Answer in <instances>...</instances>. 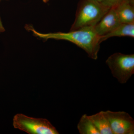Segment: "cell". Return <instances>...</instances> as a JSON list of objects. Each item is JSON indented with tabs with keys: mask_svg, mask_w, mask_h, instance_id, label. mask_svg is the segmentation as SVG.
I'll use <instances>...</instances> for the list:
<instances>
[{
	"mask_svg": "<svg viewBox=\"0 0 134 134\" xmlns=\"http://www.w3.org/2000/svg\"><path fill=\"white\" fill-rule=\"evenodd\" d=\"M95 1L98 2L100 3H102L103 2L104 0H95Z\"/></svg>",
	"mask_w": 134,
	"mask_h": 134,
	"instance_id": "13",
	"label": "cell"
},
{
	"mask_svg": "<svg viewBox=\"0 0 134 134\" xmlns=\"http://www.w3.org/2000/svg\"><path fill=\"white\" fill-rule=\"evenodd\" d=\"M108 118L113 134H134V120L125 111H104Z\"/></svg>",
	"mask_w": 134,
	"mask_h": 134,
	"instance_id": "5",
	"label": "cell"
},
{
	"mask_svg": "<svg viewBox=\"0 0 134 134\" xmlns=\"http://www.w3.org/2000/svg\"><path fill=\"white\" fill-rule=\"evenodd\" d=\"M88 116L100 134H113L110 122L104 111Z\"/></svg>",
	"mask_w": 134,
	"mask_h": 134,
	"instance_id": "8",
	"label": "cell"
},
{
	"mask_svg": "<svg viewBox=\"0 0 134 134\" xmlns=\"http://www.w3.org/2000/svg\"><path fill=\"white\" fill-rule=\"evenodd\" d=\"M43 1L44 3H47V2H48L49 0H43Z\"/></svg>",
	"mask_w": 134,
	"mask_h": 134,
	"instance_id": "14",
	"label": "cell"
},
{
	"mask_svg": "<svg viewBox=\"0 0 134 134\" xmlns=\"http://www.w3.org/2000/svg\"><path fill=\"white\" fill-rule=\"evenodd\" d=\"M126 0H104L102 4L109 8L114 7Z\"/></svg>",
	"mask_w": 134,
	"mask_h": 134,
	"instance_id": "11",
	"label": "cell"
},
{
	"mask_svg": "<svg viewBox=\"0 0 134 134\" xmlns=\"http://www.w3.org/2000/svg\"><path fill=\"white\" fill-rule=\"evenodd\" d=\"M13 125L15 129L29 134H59L48 120L30 117L23 114H18L14 116Z\"/></svg>",
	"mask_w": 134,
	"mask_h": 134,
	"instance_id": "4",
	"label": "cell"
},
{
	"mask_svg": "<svg viewBox=\"0 0 134 134\" xmlns=\"http://www.w3.org/2000/svg\"><path fill=\"white\" fill-rule=\"evenodd\" d=\"M25 29L31 31L35 37L43 40L48 39L64 40L70 41L83 49L89 58L97 59L100 49V37L96 33L94 27H85L68 32H57L42 33L39 32L30 25H27Z\"/></svg>",
	"mask_w": 134,
	"mask_h": 134,
	"instance_id": "1",
	"label": "cell"
},
{
	"mask_svg": "<svg viewBox=\"0 0 134 134\" xmlns=\"http://www.w3.org/2000/svg\"><path fill=\"white\" fill-rule=\"evenodd\" d=\"M113 76L121 84L127 83L134 74V54L116 53L105 61Z\"/></svg>",
	"mask_w": 134,
	"mask_h": 134,
	"instance_id": "3",
	"label": "cell"
},
{
	"mask_svg": "<svg viewBox=\"0 0 134 134\" xmlns=\"http://www.w3.org/2000/svg\"><path fill=\"white\" fill-rule=\"evenodd\" d=\"M110 8L95 0H83L77 10L70 31L94 27Z\"/></svg>",
	"mask_w": 134,
	"mask_h": 134,
	"instance_id": "2",
	"label": "cell"
},
{
	"mask_svg": "<svg viewBox=\"0 0 134 134\" xmlns=\"http://www.w3.org/2000/svg\"><path fill=\"white\" fill-rule=\"evenodd\" d=\"M8 1V0H0V2L2 1Z\"/></svg>",
	"mask_w": 134,
	"mask_h": 134,
	"instance_id": "15",
	"label": "cell"
},
{
	"mask_svg": "<svg viewBox=\"0 0 134 134\" xmlns=\"http://www.w3.org/2000/svg\"><path fill=\"white\" fill-rule=\"evenodd\" d=\"M134 37V23H121L111 32L105 36L100 37V43L110 38L115 37Z\"/></svg>",
	"mask_w": 134,
	"mask_h": 134,
	"instance_id": "9",
	"label": "cell"
},
{
	"mask_svg": "<svg viewBox=\"0 0 134 134\" xmlns=\"http://www.w3.org/2000/svg\"><path fill=\"white\" fill-rule=\"evenodd\" d=\"M121 24L115 9L112 7L94 26V29L97 34L101 37L110 33Z\"/></svg>",
	"mask_w": 134,
	"mask_h": 134,
	"instance_id": "6",
	"label": "cell"
},
{
	"mask_svg": "<svg viewBox=\"0 0 134 134\" xmlns=\"http://www.w3.org/2000/svg\"><path fill=\"white\" fill-rule=\"evenodd\" d=\"M5 31V29L3 24L0 14V33H3Z\"/></svg>",
	"mask_w": 134,
	"mask_h": 134,
	"instance_id": "12",
	"label": "cell"
},
{
	"mask_svg": "<svg viewBox=\"0 0 134 134\" xmlns=\"http://www.w3.org/2000/svg\"><path fill=\"white\" fill-rule=\"evenodd\" d=\"M114 8L121 23H134V0H126Z\"/></svg>",
	"mask_w": 134,
	"mask_h": 134,
	"instance_id": "7",
	"label": "cell"
},
{
	"mask_svg": "<svg viewBox=\"0 0 134 134\" xmlns=\"http://www.w3.org/2000/svg\"><path fill=\"white\" fill-rule=\"evenodd\" d=\"M77 128L81 134H100L88 115L86 114H83L80 118Z\"/></svg>",
	"mask_w": 134,
	"mask_h": 134,
	"instance_id": "10",
	"label": "cell"
}]
</instances>
